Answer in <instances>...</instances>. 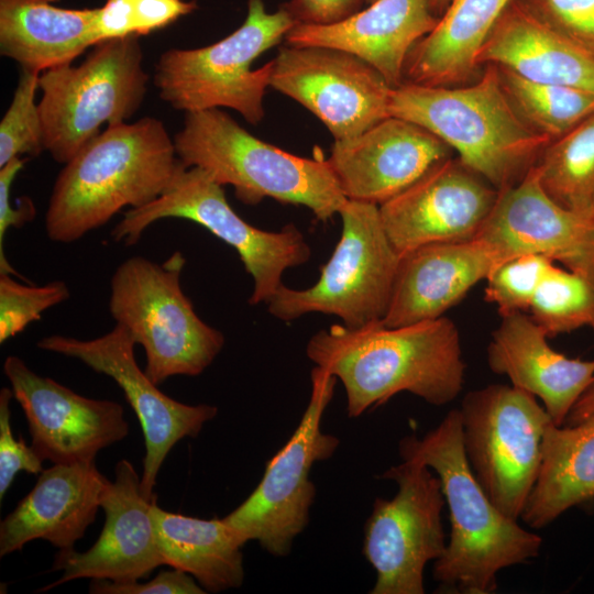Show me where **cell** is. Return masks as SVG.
<instances>
[{
	"label": "cell",
	"instance_id": "cell-6",
	"mask_svg": "<svg viewBox=\"0 0 594 594\" xmlns=\"http://www.w3.org/2000/svg\"><path fill=\"white\" fill-rule=\"evenodd\" d=\"M185 263L178 251L163 263L132 256L110 280L109 311L144 349V371L156 385L172 376L201 374L226 341L220 330L200 319L183 292Z\"/></svg>",
	"mask_w": 594,
	"mask_h": 594
},
{
	"label": "cell",
	"instance_id": "cell-7",
	"mask_svg": "<svg viewBox=\"0 0 594 594\" xmlns=\"http://www.w3.org/2000/svg\"><path fill=\"white\" fill-rule=\"evenodd\" d=\"M295 25L283 8L270 13L263 0H249L244 22L230 35L205 47L162 54L154 75L161 99L186 113L230 108L257 124L264 118L272 62L257 69L251 66Z\"/></svg>",
	"mask_w": 594,
	"mask_h": 594
},
{
	"label": "cell",
	"instance_id": "cell-33",
	"mask_svg": "<svg viewBox=\"0 0 594 594\" xmlns=\"http://www.w3.org/2000/svg\"><path fill=\"white\" fill-rule=\"evenodd\" d=\"M197 9L188 0H107L98 8L100 42L130 35H147Z\"/></svg>",
	"mask_w": 594,
	"mask_h": 594
},
{
	"label": "cell",
	"instance_id": "cell-26",
	"mask_svg": "<svg viewBox=\"0 0 594 594\" xmlns=\"http://www.w3.org/2000/svg\"><path fill=\"white\" fill-rule=\"evenodd\" d=\"M58 0H0V53L42 73L72 64L100 42L98 8L65 9Z\"/></svg>",
	"mask_w": 594,
	"mask_h": 594
},
{
	"label": "cell",
	"instance_id": "cell-15",
	"mask_svg": "<svg viewBox=\"0 0 594 594\" xmlns=\"http://www.w3.org/2000/svg\"><path fill=\"white\" fill-rule=\"evenodd\" d=\"M271 62L270 87L315 114L334 140L356 136L391 116L393 87L349 52L287 45Z\"/></svg>",
	"mask_w": 594,
	"mask_h": 594
},
{
	"label": "cell",
	"instance_id": "cell-21",
	"mask_svg": "<svg viewBox=\"0 0 594 594\" xmlns=\"http://www.w3.org/2000/svg\"><path fill=\"white\" fill-rule=\"evenodd\" d=\"M109 482L95 460L43 470L34 487L0 522V557L35 539L59 550L73 549L95 521Z\"/></svg>",
	"mask_w": 594,
	"mask_h": 594
},
{
	"label": "cell",
	"instance_id": "cell-5",
	"mask_svg": "<svg viewBox=\"0 0 594 594\" xmlns=\"http://www.w3.org/2000/svg\"><path fill=\"white\" fill-rule=\"evenodd\" d=\"M173 140L185 166L200 167L221 186H232L243 204L270 197L305 206L326 222L348 200L327 158L297 156L264 142L220 108L187 112Z\"/></svg>",
	"mask_w": 594,
	"mask_h": 594
},
{
	"label": "cell",
	"instance_id": "cell-3",
	"mask_svg": "<svg viewBox=\"0 0 594 594\" xmlns=\"http://www.w3.org/2000/svg\"><path fill=\"white\" fill-rule=\"evenodd\" d=\"M183 166L158 119L107 127L58 174L45 215L48 239L72 243L124 207L148 205L166 191Z\"/></svg>",
	"mask_w": 594,
	"mask_h": 594
},
{
	"label": "cell",
	"instance_id": "cell-14",
	"mask_svg": "<svg viewBox=\"0 0 594 594\" xmlns=\"http://www.w3.org/2000/svg\"><path fill=\"white\" fill-rule=\"evenodd\" d=\"M36 344L41 350L79 360L95 372L114 380L122 388L144 436L141 491L147 498L156 496V477L172 448L186 437H197L204 425L218 414L213 405H188L161 392L138 365L134 356L136 342L120 323L99 338L80 340L53 334L42 338Z\"/></svg>",
	"mask_w": 594,
	"mask_h": 594
},
{
	"label": "cell",
	"instance_id": "cell-9",
	"mask_svg": "<svg viewBox=\"0 0 594 594\" xmlns=\"http://www.w3.org/2000/svg\"><path fill=\"white\" fill-rule=\"evenodd\" d=\"M222 187L202 168L184 165L157 199L125 211L111 238L133 245L161 219L193 221L237 251L253 279L250 305L266 302L283 285L284 272L307 263L311 249L304 233L292 223L276 232L248 223L232 209Z\"/></svg>",
	"mask_w": 594,
	"mask_h": 594
},
{
	"label": "cell",
	"instance_id": "cell-28",
	"mask_svg": "<svg viewBox=\"0 0 594 594\" xmlns=\"http://www.w3.org/2000/svg\"><path fill=\"white\" fill-rule=\"evenodd\" d=\"M152 517L165 563L182 570L210 593L238 588L244 581L245 542L222 518L202 519L162 509Z\"/></svg>",
	"mask_w": 594,
	"mask_h": 594
},
{
	"label": "cell",
	"instance_id": "cell-10",
	"mask_svg": "<svg viewBox=\"0 0 594 594\" xmlns=\"http://www.w3.org/2000/svg\"><path fill=\"white\" fill-rule=\"evenodd\" d=\"M339 215L341 238L318 280L305 289L283 284L265 302L273 317L292 321L319 312L353 329L385 317L400 256L384 230L380 208L346 200Z\"/></svg>",
	"mask_w": 594,
	"mask_h": 594
},
{
	"label": "cell",
	"instance_id": "cell-27",
	"mask_svg": "<svg viewBox=\"0 0 594 594\" xmlns=\"http://www.w3.org/2000/svg\"><path fill=\"white\" fill-rule=\"evenodd\" d=\"M512 0H451L433 30L410 51L408 84L454 86L479 68L480 53Z\"/></svg>",
	"mask_w": 594,
	"mask_h": 594
},
{
	"label": "cell",
	"instance_id": "cell-25",
	"mask_svg": "<svg viewBox=\"0 0 594 594\" xmlns=\"http://www.w3.org/2000/svg\"><path fill=\"white\" fill-rule=\"evenodd\" d=\"M479 65L594 94V53L541 20L521 0H512L502 13Z\"/></svg>",
	"mask_w": 594,
	"mask_h": 594
},
{
	"label": "cell",
	"instance_id": "cell-45",
	"mask_svg": "<svg viewBox=\"0 0 594 594\" xmlns=\"http://www.w3.org/2000/svg\"><path fill=\"white\" fill-rule=\"evenodd\" d=\"M374 1L376 0H365V3L370 4V3H373Z\"/></svg>",
	"mask_w": 594,
	"mask_h": 594
},
{
	"label": "cell",
	"instance_id": "cell-20",
	"mask_svg": "<svg viewBox=\"0 0 594 594\" xmlns=\"http://www.w3.org/2000/svg\"><path fill=\"white\" fill-rule=\"evenodd\" d=\"M451 153L425 128L389 116L356 136L334 140L327 161L348 200L380 206Z\"/></svg>",
	"mask_w": 594,
	"mask_h": 594
},
{
	"label": "cell",
	"instance_id": "cell-31",
	"mask_svg": "<svg viewBox=\"0 0 594 594\" xmlns=\"http://www.w3.org/2000/svg\"><path fill=\"white\" fill-rule=\"evenodd\" d=\"M503 87L516 111L550 141L594 114V94L556 84L532 81L497 67Z\"/></svg>",
	"mask_w": 594,
	"mask_h": 594
},
{
	"label": "cell",
	"instance_id": "cell-16",
	"mask_svg": "<svg viewBox=\"0 0 594 594\" xmlns=\"http://www.w3.org/2000/svg\"><path fill=\"white\" fill-rule=\"evenodd\" d=\"M3 373L28 420L32 448L44 461L65 464L95 460L97 453L129 435L123 407L81 396L33 372L9 355Z\"/></svg>",
	"mask_w": 594,
	"mask_h": 594
},
{
	"label": "cell",
	"instance_id": "cell-44",
	"mask_svg": "<svg viewBox=\"0 0 594 594\" xmlns=\"http://www.w3.org/2000/svg\"><path fill=\"white\" fill-rule=\"evenodd\" d=\"M588 218L594 222V202L588 211Z\"/></svg>",
	"mask_w": 594,
	"mask_h": 594
},
{
	"label": "cell",
	"instance_id": "cell-24",
	"mask_svg": "<svg viewBox=\"0 0 594 594\" xmlns=\"http://www.w3.org/2000/svg\"><path fill=\"white\" fill-rule=\"evenodd\" d=\"M429 0H376L331 25H295L287 45L327 46L349 52L374 67L393 87L404 81L413 47L436 26Z\"/></svg>",
	"mask_w": 594,
	"mask_h": 594
},
{
	"label": "cell",
	"instance_id": "cell-18",
	"mask_svg": "<svg viewBox=\"0 0 594 594\" xmlns=\"http://www.w3.org/2000/svg\"><path fill=\"white\" fill-rule=\"evenodd\" d=\"M114 475L100 501L106 520L98 540L85 552L59 550L50 572L62 571V576L37 592L78 579L136 582L166 564L152 517L156 496L142 493L141 476L130 461L120 460Z\"/></svg>",
	"mask_w": 594,
	"mask_h": 594
},
{
	"label": "cell",
	"instance_id": "cell-38",
	"mask_svg": "<svg viewBox=\"0 0 594 594\" xmlns=\"http://www.w3.org/2000/svg\"><path fill=\"white\" fill-rule=\"evenodd\" d=\"M13 392L9 387L0 391V499L2 501L15 475L20 471L40 474L43 460L34 449L24 442L23 438L15 439L11 429L10 403Z\"/></svg>",
	"mask_w": 594,
	"mask_h": 594
},
{
	"label": "cell",
	"instance_id": "cell-23",
	"mask_svg": "<svg viewBox=\"0 0 594 594\" xmlns=\"http://www.w3.org/2000/svg\"><path fill=\"white\" fill-rule=\"evenodd\" d=\"M548 339L524 311L502 316L487 346V363L513 386L538 397L553 424L563 426L594 377V360L568 358Z\"/></svg>",
	"mask_w": 594,
	"mask_h": 594
},
{
	"label": "cell",
	"instance_id": "cell-43",
	"mask_svg": "<svg viewBox=\"0 0 594 594\" xmlns=\"http://www.w3.org/2000/svg\"><path fill=\"white\" fill-rule=\"evenodd\" d=\"M451 0H429L432 13L440 18L448 8Z\"/></svg>",
	"mask_w": 594,
	"mask_h": 594
},
{
	"label": "cell",
	"instance_id": "cell-12",
	"mask_svg": "<svg viewBox=\"0 0 594 594\" xmlns=\"http://www.w3.org/2000/svg\"><path fill=\"white\" fill-rule=\"evenodd\" d=\"M336 383L337 377L323 369L311 370V394L297 428L267 461L255 490L222 518L245 543L257 541L274 557L288 556L295 538L307 527L316 496L310 471L340 444L339 438L321 429Z\"/></svg>",
	"mask_w": 594,
	"mask_h": 594
},
{
	"label": "cell",
	"instance_id": "cell-40",
	"mask_svg": "<svg viewBox=\"0 0 594 594\" xmlns=\"http://www.w3.org/2000/svg\"><path fill=\"white\" fill-rule=\"evenodd\" d=\"M91 594H205L207 593L190 574L174 569L161 571L148 582L119 583L109 580H91Z\"/></svg>",
	"mask_w": 594,
	"mask_h": 594
},
{
	"label": "cell",
	"instance_id": "cell-36",
	"mask_svg": "<svg viewBox=\"0 0 594 594\" xmlns=\"http://www.w3.org/2000/svg\"><path fill=\"white\" fill-rule=\"evenodd\" d=\"M70 296L63 280L43 286L18 282L12 274L0 273V343L22 332L42 314Z\"/></svg>",
	"mask_w": 594,
	"mask_h": 594
},
{
	"label": "cell",
	"instance_id": "cell-35",
	"mask_svg": "<svg viewBox=\"0 0 594 594\" xmlns=\"http://www.w3.org/2000/svg\"><path fill=\"white\" fill-rule=\"evenodd\" d=\"M552 264L539 254H520L498 263L485 278V301L495 305L501 317L529 309Z\"/></svg>",
	"mask_w": 594,
	"mask_h": 594
},
{
	"label": "cell",
	"instance_id": "cell-17",
	"mask_svg": "<svg viewBox=\"0 0 594 594\" xmlns=\"http://www.w3.org/2000/svg\"><path fill=\"white\" fill-rule=\"evenodd\" d=\"M499 190L451 157L378 206L399 256L431 243L469 241L488 218Z\"/></svg>",
	"mask_w": 594,
	"mask_h": 594
},
{
	"label": "cell",
	"instance_id": "cell-22",
	"mask_svg": "<svg viewBox=\"0 0 594 594\" xmlns=\"http://www.w3.org/2000/svg\"><path fill=\"white\" fill-rule=\"evenodd\" d=\"M498 263L477 238L431 243L404 254L382 323L397 327L442 317Z\"/></svg>",
	"mask_w": 594,
	"mask_h": 594
},
{
	"label": "cell",
	"instance_id": "cell-29",
	"mask_svg": "<svg viewBox=\"0 0 594 594\" xmlns=\"http://www.w3.org/2000/svg\"><path fill=\"white\" fill-rule=\"evenodd\" d=\"M594 499V414L544 432L542 463L520 518L540 529L569 508Z\"/></svg>",
	"mask_w": 594,
	"mask_h": 594
},
{
	"label": "cell",
	"instance_id": "cell-30",
	"mask_svg": "<svg viewBox=\"0 0 594 594\" xmlns=\"http://www.w3.org/2000/svg\"><path fill=\"white\" fill-rule=\"evenodd\" d=\"M534 167L556 202L588 217L594 202V114L548 143Z\"/></svg>",
	"mask_w": 594,
	"mask_h": 594
},
{
	"label": "cell",
	"instance_id": "cell-2",
	"mask_svg": "<svg viewBox=\"0 0 594 594\" xmlns=\"http://www.w3.org/2000/svg\"><path fill=\"white\" fill-rule=\"evenodd\" d=\"M399 454L435 471L449 507L450 539L433 565L439 592L494 593L501 570L539 556L541 537L498 510L476 481L463 450L459 409L424 437H404Z\"/></svg>",
	"mask_w": 594,
	"mask_h": 594
},
{
	"label": "cell",
	"instance_id": "cell-8",
	"mask_svg": "<svg viewBox=\"0 0 594 594\" xmlns=\"http://www.w3.org/2000/svg\"><path fill=\"white\" fill-rule=\"evenodd\" d=\"M139 36L99 42L78 66L40 73L38 109L44 146L62 164L98 136L103 125L124 123L141 106L148 76Z\"/></svg>",
	"mask_w": 594,
	"mask_h": 594
},
{
	"label": "cell",
	"instance_id": "cell-13",
	"mask_svg": "<svg viewBox=\"0 0 594 594\" xmlns=\"http://www.w3.org/2000/svg\"><path fill=\"white\" fill-rule=\"evenodd\" d=\"M380 477L397 483L392 499L376 498L364 526L363 554L376 572L371 594H424V571L447 542L439 477L416 460H403Z\"/></svg>",
	"mask_w": 594,
	"mask_h": 594
},
{
	"label": "cell",
	"instance_id": "cell-39",
	"mask_svg": "<svg viewBox=\"0 0 594 594\" xmlns=\"http://www.w3.org/2000/svg\"><path fill=\"white\" fill-rule=\"evenodd\" d=\"M26 158L15 157L0 167V273L22 277L9 263L4 252V238L10 228H21L35 217V207L30 198H23L16 207L11 205L10 193Z\"/></svg>",
	"mask_w": 594,
	"mask_h": 594
},
{
	"label": "cell",
	"instance_id": "cell-11",
	"mask_svg": "<svg viewBox=\"0 0 594 594\" xmlns=\"http://www.w3.org/2000/svg\"><path fill=\"white\" fill-rule=\"evenodd\" d=\"M459 411L476 481L498 510L518 520L540 472L551 417L534 395L504 384L469 392Z\"/></svg>",
	"mask_w": 594,
	"mask_h": 594
},
{
	"label": "cell",
	"instance_id": "cell-37",
	"mask_svg": "<svg viewBox=\"0 0 594 594\" xmlns=\"http://www.w3.org/2000/svg\"><path fill=\"white\" fill-rule=\"evenodd\" d=\"M549 25L594 53V0H521Z\"/></svg>",
	"mask_w": 594,
	"mask_h": 594
},
{
	"label": "cell",
	"instance_id": "cell-32",
	"mask_svg": "<svg viewBox=\"0 0 594 594\" xmlns=\"http://www.w3.org/2000/svg\"><path fill=\"white\" fill-rule=\"evenodd\" d=\"M529 310L548 338L581 328L594 331V278L554 263Z\"/></svg>",
	"mask_w": 594,
	"mask_h": 594
},
{
	"label": "cell",
	"instance_id": "cell-19",
	"mask_svg": "<svg viewBox=\"0 0 594 594\" xmlns=\"http://www.w3.org/2000/svg\"><path fill=\"white\" fill-rule=\"evenodd\" d=\"M475 238L499 263L539 254L594 278V222L556 202L541 187L534 165L519 182L499 190Z\"/></svg>",
	"mask_w": 594,
	"mask_h": 594
},
{
	"label": "cell",
	"instance_id": "cell-4",
	"mask_svg": "<svg viewBox=\"0 0 594 594\" xmlns=\"http://www.w3.org/2000/svg\"><path fill=\"white\" fill-rule=\"evenodd\" d=\"M486 66L466 86L403 82L393 88L388 111L438 136L463 165L502 190L519 182L551 141L524 121L497 67Z\"/></svg>",
	"mask_w": 594,
	"mask_h": 594
},
{
	"label": "cell",
	"instance_id": "cell-34",
	"mask_svg": "<svg viewBox=\"0 0 594 594\" xmlns=\"http://www.w3.org/2000/svg\"><path fill=\"white\" fill-rule=\"evenodd\" d=\"M40 73L21 68L12 101L0 123V167L22 155L37 156L44 146V130L35 101Z\"/></svg>",
	"mask_w": 594,
	"mask_h": 594
},
{
	"label": "cell",
	"instance_id": "cell-41",
	"mask_svg": "<svg viewBox=\"0 0 594 594\" xmlns=\"http://www.w3.org/2000/svg\"><path fill=\"white\" fill-rule=\"evenodd\" d=\"M365 0H288L283 8L296 25H331L361 11Z\"/></svg>",
	"mask_w": 594,
	"mask_h": 594
},
{
	"label": "cell",
	"instance_id": "cell-1",
	"mask_svg": "<svg viewBox=\"0 0 594 594\" xmlns=\"http://www.w3.org/2000/svg\"><path fill=\"white\" fill-rule=\"evenodd\" d=\"M306 354L341 381L352 418L402 392L443 406L464 383L460 333L444 316L397 327L334 324L309 339Z\"/></svg>",
	"mask_w": 594,
	"mask_h": 594
},
{
	"label": "cell",
	"instance_id": "cell-42",
	"mask_svg": "<svg viewBox=\"0 0 594 594\" xmlns=\"http://www.w3.org/2000/svg\"><path fill=\"white\" fill-rule=\"evenodd\" d=\"M594 414V377L585 392L579 398L576 404L571 409L566 422L574 425L586 419Z\"/></svg>",
	"mask_w": 594,
	"mask_h": 594
}]
</instances>
